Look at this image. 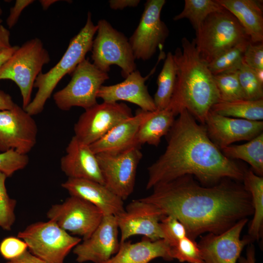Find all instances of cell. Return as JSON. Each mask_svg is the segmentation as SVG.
<instances>
[{
    "instance_id": "6da1fadb",
    "label": "cell",
    "mask_w": 263,
    "mask_h": 263,
    "mask_svg": "<svg viewBox=\"0 0 263 263\" xmlns=\"http://www.w3.org/2000/svg\"><path fill=\"white\" fill-rule=\"evenodd\" d=\"M240 182L226 178L206 186L185 175L155 186L140 199L176 218L195 240L204 233L221 234L253 214L250 194Z\"/></svg>"
},
{
    "instance_id": "7a4b0ae2",
    "label": "cell",
    "mask_w": 263,
    "mask_h": 263,
    "mask_svg": "<svg viewBox=\"0 0 263 263\" xmlns=\"http://www.w3.org/2000/svg\"><path fill=\"white\" fill-rule=\"evenodd\" d=\"M178 115L166 135V150L148 168L146 189L185 175L206 186L226 178L242 182L246 169L224 155L209 138L204 125L185 109Z\"/></svg>"
},
{
    "instance_id": "3957f363",
    "label": "cell",
    "mask_w": 263,
    "mask_h": 263,
    "mask_svg": "<svg viewBox=\"0 0 263 263\" xmlns=\"http://www.w3.org/2000/svg\"><path fill=\"white\" fill-rule=\"evenodd\" d=\"M173 56L176 79L167 108L175 116L185 109L204 125L212 107L220 101L213 75L200 57L193 40L183 38L181 48H176Z\"/></svg>"
},
{
    "instance_id": "277c9868",
    "label": "cell",
    "mask_w": 263,
    "mask_h": 263,
    "mask_svg": "<svg viewBox=\"0 0 263 263\" xmlns=\"http://www.w3.org/2000/svg\"><path fill=\"white\" fill-rule=\"evenodd\" d=\"M97 30L88 12L86 23L70 40L68 46L59 61L45 73L41 72L37 77L34 88L38 89L32 100L24 110L31 115H37L43 111L47 100L58 82L67 74L72 73L76 66L91 51L94 38Z\"/></svg>"
},
{
    "instance_id": "5b68a950",
    "label": "cell",
    "mask_w": 263,
    "mask_h": 263,
    "mask_svg": "<svg viewBox=\"0 0 263 263\" xmlns=\"http://www.w3.org/2000/svg\"><path fill=\"white\" fill-rule=\"evenodd\" d=\"M193 40L200 57L208 64L226 50L250 39L237 19L224 9L206 18Z\"/></svg>"
},
{
    "instance_id": "8992f818",
    "label": "cell",
    "mask_w": 263,
    "mask_h": 263,
    "mask_svg": "<svg viewBox=\"0 0 263 263\" xmlns=\"http://www.w3.org/2000/svg\"><path fill=\"white\" fill-rule=\"evenodd\" d=\"M50 61L49 53L42 41L35 38L19 46L0 68V80H12L19 87L24 109L31 101L37 77Z\"/></svg>"
},
{
    "instance_id": "52a82bcc",
    "label": "cell",
    "mask_w": 263,
    "mask_h": 263,
    "mask_svg": "<svg viewBox=\"0 0 263 263\" xmlns=\"http://www.w3.org/2000/svg\"><path fill=\"white\" fill-rule=\"evenodd\" d=\"M18 237L24 241L29 251L46 263H63L72 249L81 242L55 222H38L19 232Z\"/></svg>"
},
{
    "instance_id": "ba28073f",
    "label": "cell",
    "mask_w": 263,
    "mask_h": 263,
    "mask_svg": "<svg viewBox=\"0 0 263 263\" xmlns=\"http://www.w3.org/2000/svg\"><path fill=\"white\" fill-rule=\"evenodd\" d=\"M97 25V35L91 50L93 63L107 73L111 66L117 65L121 69V75L125 78L136 70V59L129 39L106 19L99 20Z\"/></svg>"
},
{
    "instance_id": "9c48e42d",
    "label": "cell",
    "mask_w": 263,
    "mask_h": 263,
    "mask_svg": "<svg viewBox=\"0 0 263 263\" xmlns=\"http://www.w3.org/2000/svg\"><path fill=\"white\" fill-rule=\"evenodd\" d=\"M72 74L68 84L53 94L58 108L69 111L73 107H79L86 110L97 104V93L109 78L108 74L98 69L86 58Z\"/></svg>"
},
{
    "instance_id": "30bf717a",
    "label": "cell",
    "mask_w": 263,
    "mask_h": 263,
    "mask_svg": "<svg viewBox=\"0 0 263 263\" xmlns=\"http://www.w3.org/2000/svg\"><path fill=\"white\" fill-rule=\"evenodd\" d=\"M139 146L96 154L104 185L123 201L132 193L138 165L143 157Z\"/></svg>"
},
{
    "instance_id": "8fae6325",
    "label": "cell",
    "mask_w": 263,
    "mask_h": 263,
    "mask_svg": "<svg viewBox=\"0 0 263 263\" xmlns=\"http://www.w3.org/2000/svg\"><path fill=\"white\" fill-rule=\"evenodd\" d=\"M165 0H148L139 24L129 42L135 59L148 60L153 56L157 49H162L169 34L166 24L161 19Z\"/></svg>"
},
{
    "instance_id": "7c38bea8",
    "label": "cell",
    "mask_w": 263,
    "mask_h": 263,
    "mask_svg": "<svg viewBox=\"0 0 263 263\" xmlns=\"http://www.w3.org/2000/svg\"><path fill=\"white\" fill-rule=\"evenodd\" d=\"M132 115L131 109L123 103H97L80 115L74 125V136L90 145Z\"/></svg>"
},
{
    "instance_id": "4fadbf2b",
    "label": "cell",
    "mask_w": 263,
    "mask_h": 263,
    "mask_svg": "<svg viewBox=\"0 0 263 263\" xmlns=\"http://www.w3.org/2000/svg\"><path fill=\"white\" fill-rule=\"evenodd\" d=\"M47 216L68 233L81 236L84 240L91 236L104 215L93 204L70 196L63 203L52 206Z\"/></svg>"
},
{
    "instance_id": "5bb4252c",
    "label": "cell",
    "mask_w": 263,
    "mask_h": 263,
    "mask_svg": "<svg viewBox=\"0 0 263 263\" xmlns=\"http://www.w3.org/2000/svg\"><path fill=\"white\" fill-rule=\"evenodd\" d=\"M38 132L35 120L22 107L16 104L0 111V151L27 154L36 144Z\"/></svg>"
},
{
    "instance_id": "9a60e30c",
    "label": "cell",
    "mask_w": 263,
    "mask_h": 263,
    "mask_svg": "<svg viewBox=\"0 0 263 263\" xmlns=\"http://www.w3.org/2000/svg\"><path fill=\"white\" fill-rule=\"evenodd\" d=\"M165 216L151 203L140 198L132 201L122 212L115 216L120 231V243L139 235L151 241L163 239L160 221Z\"/></svg>"
},
{
    "instance_id": "2e32d148",
    "label": "cell",
    "mask_w": 263,
    "mask_h": 263,
    "mask_svg": "<svg viewBox=\"0 0 263 263\" xmlns=\"http://www.w3.org/2000/svg\"><path fill=\"white\" fill-rule=\"evenodd\" d=\"M248 220L243 219L219 234L201 236L197 244L203 263H236L244 247L251 243L247 236L240 238Z\"/></svg>"
},
{
    "instance_id": "e0dca14e",
    "label": "cell",
    "mask_w": 263,
    "mask_h": 263,
    "mask_svg": "<svg viewBox=\"0 0 263 263\" xmlns=\"http://www.w3.org/2000/svg\"><path fill=\"white\" fill-rule=\"evenodd\" d=\"M119 228L114 215H104L91 236L73 249L79 263H103L118 251L120 246Z\"/></svg>"
},
{
    "instance_id": "ac0fdd59",
    "label": "cell",
    "mask_w": 263,
    "mask_h": 263,
    "mask_svg": "<svg viewBox=\"0 0 263 263\" xmlns=\"http://www.w3.org/2000/svg\"><path fill=\"white\" fill-rule=\"evenodd\" d=\"M204 126L210 140L220 150L240 141H249L263 132V121L220 115L210 110Z\"/></svg>"
},
{
    "instance_id": "d6986e66",
    "label": "cell",
    "mask_w": 263,
    "mask_h": 263,
    "mask_svg": "<svg viewBox=\"0 0 263 263\" xmlns=\"http://www.w3.org/2000/svg\"><path fill=\"white\" fill-rule=\"evenodd\" d=\"M155 69V67L146 77L142 76L140 72L136 70L120 83L108 86L103 85L97 93V97L107 102L127 101L137 105L142 110L155 111L157 109L153 99L145 84L146 80L153 73Z\"/></svg>"
},
{
    "instance_id": "ffe728a7",
    "label": "cell",
    "mask_w": 263,
    "mask_h": 263,
    "mask_svg": "<svg viewBox=\"0 0 263 263\" xmlns=\"http://www.w3.org/2000/svg\"><path fill=\"white\" fill-rule=\"evenodd\" d=\"M70 194L97 207L104 215L116 216L124 209V201L104 185L84 179L71 178L61 184Z\"/></svg>"
},
{
    "instance_id": "44dd1931",
    "label": "cell",
    "mask_w": 263,
    "mask_h": 263,
    "mask_svg": "<svg viewBox=\"0 0 263 263\" xmlns=\"http://www.w3.org/2000/svg\"><path fill=\"white\" fill-rule=\"evenodd\" d=\"M62 171L68 178L84 179L104 185L96 154L90 145L73 136L60 160Z\"/></svg>"
},
{
    "instance_id": "7402d4cb",
    "label": "cell",
    "mask_w": 263,
    "mask_h": 263,
    "mask_svg": "<svg viewBox=\"0 0 263 263\" xmlns=\"http://www.w3.org/2000/svg\"><path fill=\"white\" fill-rule=\"evenodd\" d=\"M151 112L138 109L135 115L118 123L100 139L90 145L95 154L124 150L134 144L138 130Z\"/></svg>"
},
{
    "instance_id": "603a6c76",
    "label": "cell",
    "mask_w": 263,
    "mask_h": 263,
    "mask_svg": "<svg viewBox=\"0 0 263 263\" xmlns=\"http://www.w3.org/2000/svg\"><path fill=\"white\" fill-rule=\"evenodd\" d=\"M158 258L173 260L169 244L163 239L151 241L143 237L135 243L127 241L120 243L117 253L103 263H149Z\"/></svg>"
},
{
    "instance_id": "cb8c5ba5",
    "label": "cell",
    "mask_w": 263,
    "mask_h": 263,
    "mask_svg": "<svg viewBox=\"0 0 263 263\" xmlns=\"http://www.w3.org/2000/svg\"><path fill=\"white\" fill-rule=\"evenodd\" d=\"M231 13L242 26L252 43L263 41L262 1L256 0H216Z\"/></svg>"
},
{
    "instance_id": "d4e9b609",
    "label": "cell",
    "mask_w": 263,
    "mask_h": 263,
    "mask_svg": "<svg viewBox=\"0 0 263 263\" xmlns=\"http://www.w3.org/2000/svg\"><path fill=\"white\" fill-rule=\"evenodd\" d=\"M175 116L168 108L151 112L138 130L134 140L135 145L141 147L147 144L158 146L161 138L168 134L172 127Z\"/></svg>"
},
{
    "instance_id": "484cf974",
    "label": "cell",
    "mask_w": 263,
    "mask_h": 263,
    "mask_svg": "<svg viewBox=\"0 0 263 263\" xmlns=\"http://www.w3.org/2000/svg\"><path fill=\"white\" fill-rule=\"evenodd\" d=\"M242 182L251 197L253 217L247 236L251 242L258 240L262 235L263 227V178L252 169L245 170Z\"/></svg>"
},
{
    "instance_id": "4316f807",
    "label": "cell",
    "mask_w": 263,
    "mask_h": 263,
    "mask_svg": "<svg viewBox=\"0 0 263 263\" xmlns=\"http://www.w3.org/2000/svg\"><path fill=\"white\" fill-rule=\"evenodd\" d=\"M227 158L248 163L257 175H263V132L241 145H230L221 149Z\"/></svg>"
},
{
    "instance_id": "83f0119b",
    "label": "cell",
    "mask_w": 263,
    "mask_h": 263,
    "mask_svg": "<svg viewBox=\"0 0 263 263\" xmlns=\"http://www.w3.org/2000/svg\"><path fill=\"white\" fill-rule=\"evenodd\" d=\"M210 110L225 116L251 121H263V99L219 101L213 105Z\"/></svg>"
},
{
    "instance_id": "f1b7e54d",
    "label": "cell",
    "mask_w": 263,
    "mask_h": 263,
    "mask_svg": "<svg viewBox=\"0 0 263 263\" xmlns=\"http://www.w3.org/2000/svg\"><path fill=\"white\" fill-rule=\"evenodd\" d=\"M176 69L173 54L169 52L157 79V89L153 98L158 110L166 109L170 101L175 85Z\"/></svg>"
},
{
    "instance_id": "f546056e",
    "label": "cell",
    "mask_w": 263,
    "mask_h": 263,
    "mask_svg": "<svg viewBox=\"0 0 263 263\" xmlns=\"http://www.w3.org/2000/svg\"><path fill=\"white\" fill-rule=\"evenodd\" d=\"M224 9L216 0H185L183 10L173 19L174 21L188 19L197 33L209 15Z\"/></svg>"
},
{
    "instance_id": "4dcf8cb0",
    "label": "cell",
    "mask_w": 263,
    "mask_h": 263,
    "mask_svg": "<svg viewBox=\"0 0 263 263\" xmlns=\"http://www.w3.org/2000/svg\"><path fill=\"white\" fill-rule=\"evenodd\" d=\"M251 41L241 42L223 52L207 64L213 75L224 72L238 70L243 62L244 51Z\"/></svg>"
},
{
    "instance_id": "1f68e13d",
    "label": "cell",
    "mask_w": 263,
    "mask_h": 263,
    "mask_svg": "<svg viewBox=\"0 0 263 263\" xmlns=\"http://www.w3.org/2000/svg\"><path fill=\"white\" fill-rule=\"evenodd\" d=\"M213 78L218 91L219 101L228 102L244 99L237 70L213 75Z\"/></svg>"
},
{
    "instance_id": "d6a6232c",
    "label": "cell",
    "mask_w": 263,
    "mask_h": 263,
    "mask_svg": "<svg viewBox=\"0 0 263 263\" xmlns=\"http://www.w3.org/2000/svg\"><path fill=\"white\" fill-rule=\"evenodd\" d=\"M237 74L244 99H263V84L259 81L252 69L242 62L237 70Z\"/></svg>"
},
{
    "instance_id": "836d02e7",
    "label": "cell",
    "mask_w": 263,
    "mask_h": 263,
    "mask_svg": "<svg viewBox=\"0 0 263 263\" xmlns=\"http://www.w3.org/2000/svg\"><path fill=\"white\" fill-rule=\"evenodd\" d=\"M170 254L173 260L181 263H203L197 243L187 236L170 247Z\"/></svg>"
},
{
    "instance_id": "e575fe53",
    "label": "cell",
    "mask_w": 263,
    "mask_h": 263,
    "mask_svg": "<svg viewBox=\"0 0 263 263\" xmlns=\"http://www.w3.org/2000/svg\"><path fill=\"white\" fill-rule=\"evenodd\" d=\"M6 178L0 171V227L10 230L16 219L15 209L17 202L7 193L5 184Z\"/></svg>"
},
{
    "instance_id": "d590c367",
    "label": "cell",
    "mask_w": 263,
    "mask_h": 263,
    "mask_svg": "<svg viewBox=\"0 0 263 263\" xmlns=\"http://www.w3.org/2000/svg\"><path fill=\"white\" fill-rule=\"evenodd\" d=\"M160 227L163 239L169 247L175 245L181 239L187 236L184 225L171 216H164L160 221Z\"/></svg>"
},
{
    "instance_id": "8d00e7d4",
    "label": "cell",
    "mask_w": 263,
    "mask_h": 263,
    "mask_svg": "<svg viewBox=\"0 0 263 263\" xmlns=\"http://www.w3.org/2000/svg\"><path fill=\"white\" fill-rule=\"evenodd\" d=\"M29 158L27 154L19 153L10 150L0 153V171L7 177L11 176L15 172L25 168Z\"/></svg>"
},
{
    "instance_id": "74e56055",
    "label": "cell",
    "mask_w": 263,
    "mask_h": 263,
    "mask_svg": "<svg viewBox=\"0 0 263 263\" xmlns=\"http://www.w3.org/2000/svg\"><path fill=\"white\" fill-rule=\"evenodd\" d=\"M27 249L26 243L18 237H8L0 243V253L8 261L18 257Z\"/></svg>"
},
{
    "instance_id": "f35d334b",
    "label": "cell",
    "mask_w": 263,
    "mask_h": 263,
    "mask_svg": "<svg viewBox=\"0 0 263 263\" xmlns=\"http://www.w3.org/2000/svg\"><path fill=\"white\" fill-rule=\"evenodd\" d=\"M243 62L252 69H263V42H250L244 54Z\"/></svg>"
},
{
    "instance_id": "ab89813d",
    "label": "cell",
    "mask_w": 263,
    "mask_h": 263,
    "mask_svg": "<svg viewBox=\"0 0 263 263\" xmlns=\"http://www.w3.org/2000/svg\"><path fill=\"white\" fill-rule=\"evenodd\" d=\"M33 0H17L15 5L10 10L9 15L6 20L9 28H11L17 23L23 10L34 2Z\"/></svg>"
},
{
    "instance_id": "60d3db41",
    "label": "cell",
    "mask_w": 263,
    "mask_h": 263,
    "mask_svg": "<svg viewBox=\"0 0 263 263\" xmlns=\"http://www.w3.org/2000/svg\"><path fill=\"white\" fill-rule=\"evenodd\" d=\"M5 263H46L33 255L28 250L18 257L9 260Z\"/></svg>"
},
{
    "instance_id": "b9f144b4",
    "label": "cell",
    "mask_w": 263,
    "mask_h": 263,
    "mask_svg": "<svg viewBox=\"0 0 263 263\" xmlns=\"http://www.w3.org/2000/svg\"><path fill=\"white\" fill-rule=\"evenodd\" d=\"M109 6L113 10H123L126 7H135L140 2V0H110Z\"/></svg>"
},
{
    "instance_id": "7bdbcfd3",
    "label": "cell",
    "mask_w": 263,
    "mask_h": 263,
    "mask_svg": "<svg viewBox=\"0 0 263 263\" xmlns=\"http://www.w3.org/2000/svg\"><path fill=\"white\" fill-rule=\"evenodd\" d=\"M10 33L4 26L0 24V54L10 48Z\"/></svg>"
},
{
    "instance_id": "ee69618b",
    "label": "cell",
    "mask_w": 263,
    "mask_h": 263,
    "mask_svg": "<svg viewBox=\"0 0 263 263\" xmlns=\"http://www.w3.org/2000/svg\"><path fill=\"white\" fill-rule=\"evenodd\" d=\"M16 105V104L9 94L0 91V111L12 109Z\"/></svg>"
},
{
    "instance_id": "f6af8a7d",
    "label": "cell",
    "mask_w": 263,
    "mask_h": 263,
    "mask_svg": "<svg viewBox=\"0 0 263 263\" xmlns=\"http://www.w3.org/2000/svg\"><path fill=\"white\" fill-rule=\"evenodd\" d=\"M239 263H256L255 248L254 245L250 243L246 248V257L240 256L238 259Z\"/></svg>"
},
{
    "instance_id": "bcb514c9",
    "label": "cell",
    "mask_w": 263,
    "mask_h": 263,
    "mask_svg": "<svg viewBox=\"0 0 263 263\" xmlns=\"http://www.w3.org/2000/svg\"><path fill=\"white\" fill-rule=\"evenodd\" d=\"M19 46L15 45L0 54V68L12 56Z\"/></svg>"
},
{
    "instance_id": "7dc6e473",
    "label": "cell",
    "mask_w": 263,
    "mask_h": 263,
    "mask_svg": "<svg viewBox=\"0 0 263 263\" xmlns=\"http://www.w3.org/2000/svg\"><path fill=\"white\" fill-rule=\"evenodd\" d=\"M58 1L57 0H41L39 2L43 10H47L51 5Z\"/></svg>"
},
{
    "instance_id": "c3c4849f",
    "label": "cell",
    "mask_w": 263,
    "mask_h": 263,
    "mask_svg": "<svg viewBox=\"0 0 263 263\" xmlns=\"http://www.w3.org/2000/svg\"><path fill=\"white\" fill-rule=\"evenodd\" d=\"M2 10L0 6V16L2 14Z\"/></svg>"
},
{
    "instance_id": "681fc988",
    "label": "cell",
    "mask_w": 263,
    "mask_h": 263,
    "mask_svg": "<svg viewBox=\"0 0 263 263\" xmlns=\"http://www.w3.org/2000/svg\"><path fill=\"white\" fill-rule=\"evenodd\" d=\"M2 22V20L0 18V24Z\"/></svg>"
}]
</instances>
